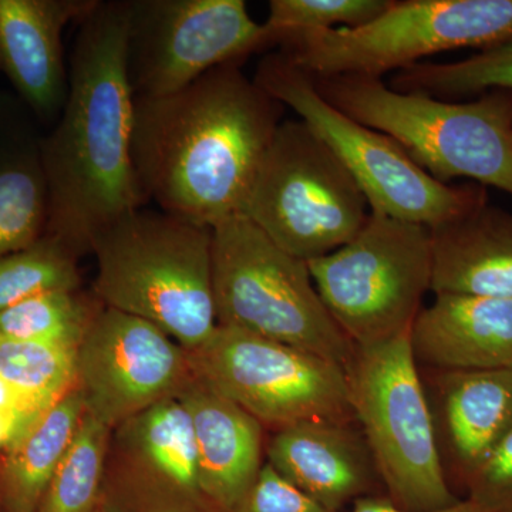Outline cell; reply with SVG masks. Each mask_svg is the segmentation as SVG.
<instances>
[{"label": "cell", "instance_id": "obj_34", "mask_svg": "<svg viewBox=\"0 0 512 512\" xmlns=\"http://www.w3.org/2000/svg\"><path fill=\"white\" fill-rule=\"evenodd\" d=\"M93 512H104V511H97V510H96V511H93Z\"/></svg>", "mask_w": 512, "mask_h": 512}, {"label": "cell", "instance_id": "obj_12", "mask_svg": "<svg viewBox=\"0 0 512 512\" xmlns=\"http://www.w3.org/2000/svg\"><path fill=\"white\" fill-rule=\"evenodd\" d=\"M127 72L136 97L180 92L271 46L244 0H128Z\"/></svg>", "mask_w": 512, "mask_h": 512}, {"label": "cell", "instance_id": "obj_16", "mask_svg": "<svg viewBox=\"0 0 512 512\" xmlns=\"http://www.w3.org/2000/svg\"><path fill=\"white\" fill-rule=\"evenodd\" d=\"M265 451L279 476L332 512L365 497L377 476L356 421L292 424L274 431Z\"/></svg>", "mask_w": 512, "mask_h": 512}, {"label": "cell", "instance_id": "obj_30", "mask_svg": "<svg viewBox=\"0 0 512 512\" xmlns=\"http://www.w3.org/2000/svg\"><path fill=\"white\" fill-rule=\"evenodd\" d=\"M234 512H332L289 483L268 463Z\"/></svg>", "mask_w": 512, "mask_h": 512}, {"label": "cell", "instance_id": "obj_8", "mask_svg": "<svg viewBox=\"0 0 512 512\" xmlns=\"http://www.w3.org/2000/svg\"><path fill=\"white\" fill-rule=\"evenodd\" d=\"M512 39V0H404L357 28L295 33L279 53L312 77H382L448 50Z\"/></svg>", "mask_w": 512, "mask_h": 512}, {"label": "cell", "instance_id": "obj_24", "mask_svg": "<svg viewBox=\"0 0 512 512\" xmlns=\"http://www.w3.org/2000/svg\"><path fill=\"white\" fill-rule=\"evenodd\" d=\"M47 222L49 191L39 150L0 163V256L35 244Z\"/></svg>", "mask_w": 512, "mask_h": 512}, {"label": "cell", "instance_id": "obj_33", "mask_svg": "<svg viewBox=\"0 0 512 512\" xmlns=\"http://www.w3.org/2000/svg\"><path fill=\"white\" fill-rule=\"evenodd\" d=\"M33 423L16 414L0 413V448L9 450Z\"/></svg>", "mask_w": 512, "mask_h": 512}, {"label": "cell", "instance_id": "obj_2", "mask_svg": "<svg viewBox=\"0 0 512 512\" xmlns=\"http://www.w3.org/2000/svg\"><path fill=\"white\" fill-rule=\"evenodd\" d=\"M128 16V0H99L79 23L66 103L39 146L49 191L46 234L79 255L100 231L147 204L131 157Z\"/></svg>", "mask_w": 512, "mask_h": 512}, {"label": "cell", "instance_id": "obj_15", "mask_svg": "<svg viewBox=\"0 0 512 512\" xmlns=\"http://www.w3.org/2000/svg\"><path fill=\"white\" fill-rule=\"evenodd\" d=\"M99 0H0V72L42 120L59 119L69 70L63 32Z\"/></svg>", "mask_w": 512, "mask_h": 512}, {"label": "cell", "instance_id": "obj_27", "mask_svg": "<svg viewBox=\"0 0 512 512\" xmlns=\"http://www.w3.org/2000/svg\"><path fill=\"white\" fill-rule=\"evenodd\" d=\"M0 376L45 413L77 387L76 349L0 336Z\"/></svg>", "mask_w": 512, "mask_h": 512}, {"label": "cell", "instance_id": "obj_28", "mask_svg": "<svg viewBox=\"0 0 512 512\" xmlns=\"http://www.w3.org/2000/svg\"><path fill=\"white\" fill-rule=\"evenodd\" d=\"M392 0H271L264 28L271 46L295 33L366 25L389 8Z\"/></svg>", "mask_w": 512, "mask_h": 512}, {"label": "cell", "instance_id": "obj_10", "mask_svg": "<svg viewBox=\"0 0 512 512\" xmlns=\"http://www.w3.org/2000/svg\"><path fill=\"white\" fill-rule=\"evenodd\" d=\"M308 266L349 342L355 348L379 345L412 332L431 291L429 227L370 211L355 238Z\"/></svg>", "mask_w": 512, "mask_h": 512}, {"label": "cell", "instance_id": "obj_32", "mask_svg": "<svg viewBox=\"0 0 512 512\" xmlns=\"http://www.w3.org/2000/svg\"><path fill=\"white\" fill-rule=\"evenodd\" d=\"M0 413L16 414V416L29 420L30 423H35L43 414L36 412L28 400L2 376H0Z\"/></svg>", "mask_w": 512, "mask_h": 512}, {"label": "cell", "instance_id": "obj_29", "mask_svg": "<svg viewBox=\"0 0 512 512\" xmlns=\"http://www.w3.org/2000/svg\"><path fill=\"white\" fill-rule=\"evenodd\" d=\"M470 500L490 512H512V430L464 481Z\"/></svg>", "mask_w": 512, "mask_h": 512}, {"label": "cell", "instance_id": "obj_25", "mask_svg": "<svg viewBox=\"0 0 512 512\" xmlns=\"http://www.w3.org/2000/svg\"><path fill=\"white\" fill-rule=\"evenodd\" d=\"M111 429L84 413L37 512H93L103 484Z\"/></svg>", "mask_w": 512, "mask_h": 512}, {"label": "cell", "instance_id": "obj_26", "mask_svg": "<svg viewBox=\"0 0 512 512\" xmlns=\"http://www.w3.org/2000/svg\"><path fill=\"white\" fill-rule=\"evenodd\" d=\"M79 258L63 239L50 234L0 256V312L40 293L80 289Z\"/></svg>", "mask_w": 512, "mask_h": 512}, {"label": "cell", "instance_id": "obj_17", "mask_svg": "<svg viewBox=\"0 0 512 512\" xmlns=\"http://www.w3.org/2000/svg\"><path fill=\"white\" fill-rule=\"evenodd\" d=\"M175 399L190 416L205 500L234 512L264 467V426L194 373Z\"/></svg>", "mask_w": 512, "mask_h": 512}, {"label": "cell", "instance_id": "obj_31", "mask_svg": "<svg viewBox=\"0 0 512 512\" xmlns=\"http://www.w3.org/2000/svg\"><path fill=\"white\" fill-rule=\"evenodd\" d=\"M352 512H490L483 505L466 498L458 500L456 504L436 511H412L399 507L390 498L362 497L353 503Z\"/></svg>", "mask_w": 512, "mask_h": 512}, {"label": "cell", "instance_id": "obj_14", "mask_svg": "<svg viewBox=\"0 0 512 512\" xmlns=\"http://www.w3.org/2000/svg\"><path fill=\"white\" fill-rule=\"evenodd\" d=\"M110 484L181 505L207 501L190 416L175 396L111 430L101 487Z\"/></svg>", "mask_w": 512, "mask_h": 512}, {"label": "cell", "instance_id": "obj_9", "mask_svg": "<svg viewBox=\"0 0 512 512\" xmlns=\"http://www.w3.org/2000/svg\"><path fill=\"white\" fill-rule=\"evenodd\" d=\"M369 204L336 154L302 120H284L259 165L242 214L309 262L365 227Z\"/></svg>", "mask_w": 512, "mask_h": 512}, {"label": "cell", "instance_id": "obj_22", "mask_svg": "<svg viewBox=\"0 0 512 512\" xmlns=\"http://www.w3.org/2000/svg\"><path fill=\"white\" fill-rule=\"evenodd\" d=\"M390 87L451 101L491 90L512 92V39L453 63H416L399 70Z\"/></svg>", "mask_w": 512, "mask_h": 512}, {"label": "cell", "instance_id": "obj_21", "mask_svg": "<svg viewBox=\"0 0 512 512\" xmlns=\"http://www.w3.org/2000/svg\"><path fill=\"white\" fill-rule=\"evenodd\" d=\"M86 413L79 387L53 404L8 450L0 471L9 512H37Z\"/></svg>", "mask_w": 512, "mask_h": 512}, {"label": "cell", "instance_id": "obj_20", "mask_svg": "<svg viewBox=\"0 0 512 512\" xmlns=\"http://www.w3.org/2000/svg\"><path fill=\"white\" fill-rule=\"evenodd\" d=\"M436 372L448 448L466 481L512 430V369Z\"/></svg>", "mask_w": 512, "mask_h": 512}, {"label": "cell", "instance_id": "obj_7", "mask_svg": "<svg viewBox=\"0 0 512 512\" xmlns=\"http://www.w3.org/2000/svg\"><path fill=\"white\" fill-rule=\"evenodd\" d=\"M346 370L356 423L377 476L386 485L387 498L412 511L456 504L410 332L369 348H355Z\"/></svg>", "mask_w": 512, "mask_h": 512}, {"label": "cell", "instance_id": "obj_19", "mask_svg": "<svg viewBox=\"0 0 512 512\" xmlns=\"http://www.w3.org/2000/svg\"><path fill=\"white\" fill-rule=\"evenodd\" d=\"M429 231L434 295L512 298V212L487 200Z\"/></svg>", "mask_w": 512, "mask_h": 512}, {"label": "cell", "instance_id": "obj_3", "mask_svg": "<svg viewBox=\"0 0 512 512\" xmlns=\"http://www.w3.org/2000/svg\"><path fill=\"white\" fill-rule=\"evenodd\" d=\"M90 252L104 306L154 323L187 352L217 329L212 228L140 208L100 231Z\"/></svg>", "mask_w": 512, "mask_h": 512}, {"label": "cell", "instance_id": "obj_13", "mask_svg": "<svg viewBox=\"0 0 512 512\" xmlns=\"http://www.w3.org/2000/svg\"><path fill=\"white\" fill-rule=\"evenodd\" d=\"M86 412L111 430L174 397L192 376L190 355L154 323L103 306L76 349Z\"/></svg>", "mask_w": 512, "mask_h": 512}, {"label": "cell", "instance_id": "obj_5", "mask_svg": "<svg viewBox=\"0 0 512 512\" xmlns=\"http://www.w3.org/2000/svg\"><path fill=\"white\" fill-rule=\"evenodd\" d=\"M217 325L244 330L348 367L355 346L320 299L308 262L276 245L244 214L212 228Z\"/></svg>", "mask_w": 512, "mask_h": 512}, {"label": "cell", "instance_id": "obj_18", "mask_svg": "<svg viewBox=\"0 0 512 512\" xmlns=\"http://www.w3.org/2000/svg\"><path fill=\"white\" fill-rule=\"evenodd\" d=\"M410 342L417 363L436 370L512 369V298L439 293Z\"/></svg>", "mask_w": 512, "mask_h": 512}, {"label": "cell", "instance_id": "obj_4", "mask_svg": "<svg viewBox=\"0 0 512 512\" xmlns=\"http://www.w3.org/2000/svg\"><path fill=\"white\" fill-rule=\"evenodd\" d=\"M333 107L392 137L434 180L470 178L512 197V92L470 101L397 92L382 77H312Z\"/></svg>", "mask_w": 512, "mask_h": 512}, {"label": "cell", "instance_id": "obj_1", "mask_svg": "<svg viewBox=\"0 0 512 512\" xmlns=\"http://www.w3.org/2000/svg\"><path fill=\"white\" fill-rule=\"evenodd\" d=\"M284 109L242 63L168 96L136 97L131 157L147 202L210 228L242 214Z\"/></svg>", "mask_w": 512, "mask_h": 512}, {"label": "cell", "instance_id": "obj_6", "mask_svg": "<svg viewBox=\"0 0 512 512\" xmlns=\"http://www.w3.org/2000/svg\"><path fill=\"white\" fill-rule=\"evenodd\" d=\"M254 80L325 141L359 185L370 211L431 228L488 200L483 185L454 187L434 180L392 137L323 99L312 76L282 53L265 56Z\"/></svg>", "mask_w": 512, "mask_h": 512}, {"label": "cell", "instance_id": "obj_11", "mask_svg": "<svg viewBox=\"0 0 512 512\" xmlns=\"http://www.w3.org/2000/svg\"><path fill=\"white\" fill-rule=\"evenodd\" d=\"M188 355L195 376L264 429L281 430L303 421H356L348 370L315 353L217 326Z\"/></svg>", "mask_w": 512, "mask_h": 512}, {"label": "cell", "instance_id": "obj_23", "mask_svg": "<svg viewBox=\"0 0 512 512\" xmlns=\"http://www.w3.org/2000/svg\"><path fill=\"white\" fill-rule=\"evenodd\" d=\"M103 306L94 293L87 296L82 289L40 293L0 312V336L77 349Z\"/></svg>", "mask_w": 512, "mask_h": 512}]
</instances>
